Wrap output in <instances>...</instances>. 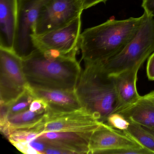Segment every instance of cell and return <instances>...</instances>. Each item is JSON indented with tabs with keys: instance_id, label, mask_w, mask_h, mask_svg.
<instances>
[{
	"instance_id": "1",
	"label": "cell",
	"mask_w": 154,
	"mask_h": 154,
	"mask_svg": "<svg viewBox=\"0 0 154 154\" xmlns=\"http://www.w3.org/2000/svg\"><path fill=\"white\" fill-rule=\"evenodd\" d=\"M22 62L30 87L75 91L82 71L76 56L36 49Z\"/></svg>"
},
{
	"instance_id": "2",
	"label": "cell",
	"mask_w": 154,
	"mask_h": 154,
	"mask_svg": "<svg viewBox=\"0 0 154 154\" xmlns=\"http://www.w3.org/2000/svg\"><path fill=\"white\" fill-rule=\"evenodd\" d=\"M146 13L139 17L110 19L82 33L80 49L84 63L103 62L121 51L141 27Z\"/></svg>"
},
{
	"instance_id": "3",
	"label": "cell",
	"mask_w": 154,
	"mask_h": 154,
	"mask_svg": "<svg viewBox=\"0 0 154 154\" xmlns=\"http://www.w3.org/2000/svg\"><path fill=\"white\" fill-rule=\"evenodd\" d=\"M75 91L82 107L100 122L105 123L114 112L117 94L113 77L104 71L100 63H85Z\"/></svg>"
},
{
	"instance_id": "4",
	"label": "cell",
	"mask_w": 154,
	"mask_h": 154,
	"mask_svg": "<svg viewBox=\"0 0 154 154\" xmlns=\"http://www.w3.org/2000/svg\"><path fill=\"white\" fill-rule=\"evenodd\" d=\"M154 52V18L146 15L135 36L120 52L98 63L109 75L114 76L138 64L144 63Z\"/></svg>"
},
{
	"instance_id": "5",
	"label": "cell",
	"mask_w": 154,
	"mask_h": 154,
	"mask_svg": "<svg viewBox=\"0 0 154 154\" xmlns=\"http://www.w3.org/2000/svg\"><path fill=\"white\" fill-rule=\"evenodd\" d=\"M48 0H18L17 19L13 51L22 60L35 50L32 36L43 7Z\"/></svg>"
},
{
	"instance_id": "6",
	"label": "cell",
	"mask_w": 154,
	"mask_h": 154,
	"mask_svg": "<svg viewBox=\"0 0 154 154\" xmlns=\"http://www.w3.org/2000/svg\"><path fill=\"white\" fill-rule=\"evenodd\" d=\"M28 86L22 59L13 50L0 48V103L12 102Z\"/></svg>"
},
{
	"instance_id": "7",
	"label": "cell",
	"mask_w": 154,
	"mask_h": 154,
	"mask_svg": "<svg viewBox=\"0 0 154 154\" xmlns=\"http://www.w3.org/2000/svg\"><path fill=\"white\" fill-rule=\"evenodd\" d=\"M83 10L81 0H48L39 14L35 26V35L66 26L81 16Z\"/></svg>"
},
{
	"instance_id": "8",
	"label": "cell",
	"mask_w": 154,
	"mask_h": 154,
	"mask_svg": "<svg viewBox=\"0 0 154 154\" xmlns=\"http://www.w3.org/2000/svg\"><path fill=\"white\" fill-rule=\"evenodd\" d=\"M81 16L62 28L32 36L36 49L53 51L64 55L76 56L80 49Z\"/></svg>"
},
{
	"instance_id": "9",
	"label": "cell",
	"mask_w": 154,
	"mask_h": 154,
	"mask_svg": "<svg viewBox=\"0 0 154 154\" xmlns=\"http://www.w3.org/2000/svg\"><path fill=\"white\" fill-rule=\"evenodd\" d=\"M102 123L83 108L67 112L48 110L44 123L43 132H94Z\"/></svg>"
},
{
	"instance_id": "10",
	"label": "cell",
	"mask_w": 154,
	"mask_h": 154,
	"mask_svg": "<svg viewBox=\"0 0 154 154\" xmlns=\"http://www.w3.org/2000/svg\"><path fill=\"white\" fill-rule=\"evenodd\" d=\"M142 147L124 131L103 122L94 131L90 140V154H100L110 149Z\"/></svg>"
},
{
	"instance_id": "11",
	"label": "cell",
	"mask_w": 154,
	"mask_h": 154,
	"mask_svg": "<svg viewBox=\"0 0 154 154\" xmlns=\"http://www.w3.org/2000/svg\"><path fill=\"white\" fill-rule=\"evenodd\" d=\"M93 132L47 131L35 139L59 149L65 154H90V142Z\"/></svg>"
},
{
	"instance_id": "12",
	"label": "cell",
	"mask_w": 154,
	"mask_h": 154,
	"mask_svg": "<svg viewBox=\"0 0 154 154\" xmlns=\"http://www.w3.org/2000/svg\"><path fill=\"white\" fill-rule=\"evenodd\" d=\"M142 64H138L112 76L117 94V103L113 112H122L135 104L141 98L137 90V82L138 72Z\"/></svg>"
},
{
	"instance_id": "13",
	"label": "cell",
	"mask_w": 154,
	"mask_h": 154,
	"mask_svg": "<svg viewBox=\"0 0 154 154\" xmlns=\"http://www.w3.org/2000/svg\"><path fill=\"white\" fill-rule=\"evenodd\" d=\"M30 87L37 98L47 103L51 111H71L82 108L75 91Z\"/></svg>"
},
{
	"instance_id": "14",
	"label": "cell",
	"mask_w": 154,
	"mask_h": 154,
	"mask_svg": "<svg viewBox=\"0 0 154 154\" xmlns=\"http://www.w3.org/2000/svg\"><path fill=\"white\" fill-rule=\"evenodd\" d=\"M18 0H0V48L13 50Z\"/></svg>"
},
{
	"instance_id": "15",
	"label": "cell",
	"mask_w": 154,
	"mask_h": 154,
	"mask_svg": "<svg viewBox=\"0 0 154 154\" xmlns=\"http://www.w3.org/2000/svg\"><path fill=\"white\" fill-rule=\"evenodd\" d=\"M48 112H33L29 109L8 116L5 121L0 123L1 131L7 137L13 130L34 127L46 120Z\"/></svg>"
},
{
	"instance_id": "16",
	"label": "cell",
	"mask_w": 154,
	"mask_h": 154,
	"mask_svg": "<svg viewBox=\"0 0 154 154\" xmlns=\"http://www.w3.org/2000/svg\"><path fill=\"white\" fill-rule=\"evenodd\" d=\"M120 113L128 120L154 129V105L143 96L135 104Z\"/></svg>"
},
{
	"instance_id": "17",
	"label": "cell",
	"mask_w": 154,
	"mask_h": 154,
	"mask_svg": "<svg viewBox=\"0 0 154 154\" xmlns=\"http://www.w3.org/2000/svg\"><path fill=\"white\" fill-rule=\"evenodd\" d=\"M129 121L130 124L128 128L124 131L142 147L154 154V137L153 135L141 125Z\"/></svg>"
},
{
	"instance_id": "18",
	"label": "cell",
	"mask_w": 154,
	"mask_h": 154,
	"mask_svg": "<svg viewBox=\"0 0 154 154\" xmlns=\"http://www.w3.org/2000/svg\"><path fill=\"white\" fill-rule=\"evenodd\" d=\"M37 98L29 85L18 98L9 104H5L7 107V117L28 110L31 103Z\"/></svg>"
},
{
	"instance_id": "19",
	"label": "cell",
	"mask_w": 154,
	"mask_h": 154,
	"mask_svg": "<svg viewBox=\"0 0 154 154\" xmlns=\"http://www.w3.org/2000/svg\"><path fill=\"white\" fill-rule=\"evenodd\" d=\"M112 128L120 130L125 131L128 128L130 122L122 114L113 112L107 118L106 122Z\"/></svg>"
},
{
	"instance_id": "20",
	"label": "cell",
	"mask_w": 154,
	"mask_h": 154,
	"mask_svg": "<svg viewBox=\"0 0 154 154\" xmlns=\"http://www.w3.org/2000/svg\"><path fill=\"white\" fill-rule=\"evenodd\" d=\"M100 154H153L144 148H121L102 151Z\"/></svg>"
},
{
	"instance_id": "21",
	"label": "cell",
	"mask_w": 154,
	"mask_h": 154,
	"mask_svg": "<svg viewBox=\"0 0 154 154\" xmlns=\"http://www.w3.org/2000/svg\"><path fill=\"white\" fill-rule=\"evenodd\" d=\"M19 150L24 154H39V152L32 147L27 141H15L11 142Z\"/></svg>"
},
{
	"instance_id": "22",
	"label": "cell",
	"mask_w": 154,
	"mask_h": 154,
	"mask_svg": "<svg viewBox=\"0 0 154 154\" xmlns=\"http://www.w3.org/2000/svg\"><path fill=\"white\" fill-rule=\"evenodd\" d=\"M141 7L147 16L154 18V0H142Z\"/></svg>"
},
{
	"instance_id": "23",
	"label": "cell",
	"mask_w": 154,
	"mask_h": 154,
	"mask_svg": "<svg viewBox=\"0 0 154 154\" xmlns=\"http://www.w3.org/2000/svg\"><path fill=\"white\" fill-rule=\"evenodd\" d=\"M146 74L149 80L154 81V52L148 57L146 66Z\"/></svg>"
},
{
	"instance_id": "24",
	"label": "cell",
	"mask_w": 154,
	"mask_h": 154,
	"mask_svg": "<svg viewBox=\"0 0 154 154\" xmlns=\"http://www.w3.org/2000/svg\"><path fill=\"white\" fill-rule=\"evenodd\" d=\"M30 146L38 151L39 154H44L46 149V145L43 141L35 139L29 142Z\"/></svg>"
},
{
	"instance_id": "25",
	"label": "cell",
	"mask_w": 154,
	"mask_h": 154,
	"mask_svg": "<svg viewBox=\"0 0 154 154\" xmlns=\"http://www.w3.org/2000/svg\"><path fill=\"white\" fill-rule=\"evenodd\" d=\"M108 0H81L83 9H87L100 3H106Z\"/></svg>"
},
{
	"instance_id": "26",
	"label": "cell",
	"mask_w": 154,
	"mask_h": 154,
	"mask_svg": "<svg viewBox=\"0 0 154 154\" xmlns=\"http://www.w3.org/2000/svg\"><path fill=\"white\" fill-rule=\"evenodd\" d=\"M143 97L151 102L154 105V91H151L149 93L143 95Z\"/></svg>"
},
{
	"instance_id": "27",
	"label": "cell",
	"mask_w": 154,
	"mask_h": 154,
	"mask_svg": "<svg viewBox=\"0 0 154 154\" xmlns=\"http://www.w3.org/2000/svg\"><path fill=\"white\" fill-rule=\"evenodd\" d=\"M148 132H149L150 134L153 135V137H154V129L151 128H147V127H143Z\"/></svg>"
}]
</instances>
